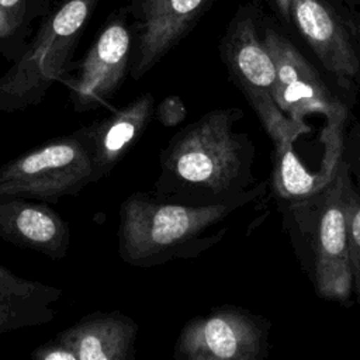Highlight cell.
Masks as SVG:
<instances>
[{
    "label": "cell",
    "mask_w": 360,
    "mask_h": 360,
    "mask_svg": "<svg viewBox=\"0 0 360 360\" xmlns=\"http://www.w3.org/2000/svg\"><path fill=\"white\" fill-rule=\"evenodd\" d=\"M238 107L215 108L181 128L160 152L155 197L186 205L257 198L266 184L253 176L255 143L236 131Z\"/></svg>",
    "instance_id": "cell-1"
},
{
    "label": "cell",
    "mask_w": 360,
    "mask_h": 360,
    "mask_svg": "<svg viewBox=\"0 0 360 360\" xmlns=\"http://www.w3.org/2000/svg\"><path fill=\"white\" fill-rule=\"evenodd\" d=\"M252 201L186 205L134 193L120 207L118 255L135 267L195 257L217 245L228 231L219 225Z\"/></svg>",
    "instance_id": "cell-2"
},
{
    "label": "cell",
    "mask_w": 360,
    "mask_h": 360,
    "mask_svg": "<svg viewBox=\"0 0 360 360\" xmlns=\"http://www.w3.org/2000/svg\"><path fill=\"white\" fill-rule=\"evenodd\" d=\"M353 179L345 159L319 191L284 204V224L316 294L342 305L352 302L347 210Z\"/></svg>",
    "instance_id": "cell-3"
},
{
    "label": "cell",
    "mask_w": 360,
    "mask_h": 360,
    "mask_svg": "<svg viewBox=\"0 0 360 360\" xmlns=\"http://www.w3.org/2000/svg\"><path fill=\"white\" fill-rule=\"evenodd\" d=\"M100 0H62L39 22L30 44L0 76V111L15 112L42 101L60 80Z\"/></svg>",
    "instance_id": "cell-4"
},
{
    "label": "cell",
    "mask_w": 360,
    "mask_h": 360,
    "mask_svg": "<svg viewBox=\"0 0 360 360\" xmlns=\"http://www.w3.org/2000/svg\"><path fill=\"white\" fill-rule=\"evenodd\" d=\"M219 56L273 146L294 143L311 131V127L294 124L276 103V69L263 41V17L257 1H246L236 8L219 39Z\"/></svg>",
    "instance_id": "cell-5"
},
{
    "label": "cell",
    "mask_w": 360,
    "mask_h": 360,
    "mask_svg": "<svg viewBox=\"0 0 360 360\" xmlns=\"http://www.w3.org/2000/svg\"><path fill=\"white\" fill-rule=\"evenodd\" d=\"M89 183H93V160L82 128L0 166V195L56 202L77 195Z\"/></svg>",
    "instance_id": "cell-6"
},
{
    "label": "cell",
    "mask_w": 360,
    "mask_h": 360,
    "mask_svg": "<svg viewBox=\"0 0 360 360\" xmlns=\"http://www.w3.org/2000/svg\"><path fill=\"white\" fill-rule=\"evenodd\" d=\"M270 322L245 308L225 305L190 319L180 330L176 360H266Z\"/></svg>",
    "instance_id": "cell-7"
},
{
    "label": "cell",
    "mask_w": 360,
    "mask_h": 360,
    "mask_svg": "<svg viewBox=\"0 0 360 360\" xmlns=\"http://www.w3.org/2000/svg\"><path fill=\"white\" fill-rule=\"evenodd\" d=\"M288 21L352 107L360 93V51L335 0H291Z\"/></svg>",
    "instance_id": "cell-8"
},
{
    "label": "cell",
    "mask_w": 360,
    "mask_h": 360,
    "mask_svg": "<svg viewBox=\"0 0 360 360\" xmlns=\"http://www.w3.org/2000/svg\"><path fill=\"white\" fill-rule=\"evenodd\" d=\"M263 41L276 69V103L287 118L308 127V115L319 114L326 120L343 112L350 114V105L332 90L288 37L263 22Z\"/></svg>",
    "instance_id": "cell-9"
},
{
    "label": "cell",
    "mask_w": 360,
    "mask_h": 360,
    "mask_svg": "<svg viewBox=\"0 0 360 360\" xmlns=\"http://www.w3.org/2000/svg\"><path fill=\"white\" fill-rule=\"evenodd\" d=\"M134 28L127 7L115 10L93 45L77 63L76 73L60 79L69 86V100L76 112L108 104L129 75Z\"/></svg>",
    "instance_id": "cell-10"
},
{
    "label": "cell",
    "mask_w": 360,
    "mask_h": 360,
    "mask_svg": "<svg viewBox=\"0 0 360 360\" xmlns=\"http://www.w3.org/2000/svg\"><path fill=\"white\" fill-rule=\"evenodd\" d=\"M215 0H128L134 28L129 76L152 70L211 8Z\"/></svg>",
    "instance_id": "cell-11"
},
{
    "label": "cell",
    "mask_w": 360,
    "mask_h": 360,
    "mask_svg": "<svg viewBox=\"0 0 360 360\" xmlns=\"http://www.w3.org/2000/svg\"><path fill=\"white\" fill-rule=\"evenodd\" d=\"M0 238L53 260L70 245L68 224L48 202L20 195H0Z\"/></svg>",
    "instance_id": "cell-12"
},
{
    "label": "cell",
    "mask_w": 360,
    "mask_h": 360,
    "mask_svg": "<svg viewBox=\"0 0 360 360\" xmlns=\"http://www.w3.org/2000/svg\"><path fill=\"white\" fill-rule=\"evenodd\" d=\"M155 112V97L143 93L83 129L93 160V183L110 174L139 139Z\"/></svg>",
    "instance_id": "cell-13"
},
{
    "label": "cell",
    "mask_w": 360,
    "mask_h": 360,
    "mask_svg": "<svg viewBox=\"0 0 360 360\" xmlns=\"http://www.w3.org/2000/svg\"><path fill=\"white\" fill-rule=\"evenodd\" d=\"M136 322L120 311L93 312L62 330L56 339L75 352L77 360H136Z\"/></svg>",
    "instance_id": "cell-14"
},
{
    "label": "cell",
    "mask_w": 360,
    "mask_h": 360,
    "mask_svg": "<svg viewBox=\"0 0 360 360\" xmlns=\"http://www.w3.org/2000/svg\"><path fill=\"white\" fill-rule=\"evenodd\" d=\"M60 294L56 287L18 277L0 264V335L49 322Z\"/></svg>",
    "instance_id": "cell-15"
},
{
    "label": "cell",
    "mask_w": 360,
    "mask_h": 360,
    "mask_svg": "<svg viewBox=\"0 0 360 360\" xmlns=\"http://www.w3.org/2000/svg\"><path fill=\"white\" fill-rule=\"evenodd\" d=\"M336 173V172H335ZM332 176L319 169L311 172L294 150V143L273 146L271 180L277 197L285 202L305 198L325 187Z\"/></svg>",
    "instance_id": "cell-16"
},
{
    "label": "cell",
    "mask_w": 360,
    "mask_h": 360,
    "mask_svg": "<svg viewBox=\"0 0 360 360\" xmlns=\"http://www.w3.org/2000/svg\"><path fill=\"white\" fill-rule=\"evenodd\" d=\"M51 0H0V51L15 59L24 48V37L35 18L51 8Z\"/></svg>",
    "instance_id": "cell-17"
},
{
    "label": "cell",
    "mask_w": 360,
    "mask_h": 360,
    "mask_svg": "<svg viewBox=\"0 0 360 360\" xmlns=\"http://www.w3.org/2000/svg\"><path fill=\"white\" fill-rule=\"evenodd\" d=\"M347 243L352 271V295L354 301L360 304V188L356 184L353 186L349 200Z\"/></svg>",
    "instance_id": "cell-18"
},
{
    "label": "cell",
    "mask_w": 360,
    "mask_h": 360,
    "mask_svg": "<svg viewBox=\"0 0 360 360\" xmlns=\"http://www.w3.org/2000/svg\"><path fill=\"white\" fill-rule=\"evenodd\" d=\"M343 159L354 184L360 188V120L347 127L345 135Z\"/></svg>",
    "instance_id": "cell-19"
},
{
    "label": "cell",
    "mask_w": 360,
    "mask_h": 360,
    "mask_svg": "<svg viewBox=\"0 0 360 360\" xmlns=\"http://www.w3.org/2000/svg\"><path fill=\"white\" fill-rule=\"evenodd\" d=\"M153 115L165 127H174L184 121L187 115L186 105L179 96H167L158 105H155Z\"/></svg>",
    "instance_id": "cell-20"
},
{
    "label": "cell",
    "mask_w": 360,
    "mask_h": 360,
    "mask_svg": "<svg viewBox=\"0 0 360 360\" xmlns=\"http://www.w3.org/2000/svg\"><path fill=\"white\" fill-rule=\"evenodd\" d=\"M31 360H77L72 347L55 339L38 346L31 353Z\"/></svg>",
    "instance_id": "cell-21"
},
{
    "label": "cell",
    "mask_w": 360,
    "mask_h": 360,
    "mask_svg": "<svg viewBox=\"0 0 360 360\" xmlns=\"http://www.w3.org/2000/svg\"><path fill=\"white\" fill-rule=\"evenodd\" d=\"M339 6L360 51V0H335Z\"/></svg>",
    "instance_id": "cell-22"
},
{
    "label": "cell",
    "mask_w": 360,
    "mask_h": 360,
    "mask_svg": "<svg viewBox=\"0 0 360 360\" xmlns=\"http://www.w3.org/2000/svg\"><path fill=\"white\" fill-rule=\"evenodd\" d=\"M290 1L291 0H267V3L271 6V8L285 21H288Z\"/></svg>",
    "instance_id": "cell-23"
},
{
    "label": "cell",
    "mask_w": 360,
    "mask_h": 360,
    "mask_svg": "<svg viewBox=\"0 0 360 360\" xmlns=\"http://www.w3.org/2000/svg\"><path fill=\"white\" fill-rule=\"evenodd\" d=\"M51 1H52V3H53V1H55V0H51Z\"/></svg>",
    "instance_id": "cell-24"
}]
</instances>
